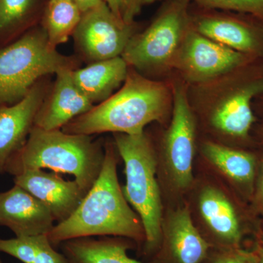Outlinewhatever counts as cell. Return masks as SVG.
<instances>
[{
    "label": "cell",
    "instance_id": "30bf717a",
    "mask_svg": "<svg viewBox=\"0 0 263 263\" xmlns=\"http://www.w3.org/2000/svg\"><path fill=\"white\" fill-rule=\"evenodd\" d=\"M248 56L213 41L192 26L175 60L174 71L188 86L205 84L241 67Z\"/></svg>",
    "mask_w": 263,
    "mask_h": 263
},
{
    "label": "cell",
    "instance_id": "f1b7e54d",
    "mask_svg": "<svg viewBox=\"0 0 263 263\" xmlns=\"http://www.w3.org/2000/svg\"><path fill=\"white\" fill-rule=\"evenodd\" d=\"M259 263H263V248L259 250L258 254Z\"/></svg>",
    "mask_w": 263,
    "mask_h": 263
},
{
    "label": "cell",
    "instance_id": "d6986e66",
    "mask_svg": "<svg viewBox=\"0 0 263 263\" xmlns=\"http://www.w3.org/2000/svg\"><path fill=\"white\" fill-rule=\"evenodd\" d=\"M61 245L68 263H141L128 256L127 245L113 238H76Z\"/></svg>",
    "mask_w": 263,
    "mask_h": 263
},
{
    "label": "cell",
    "instance_id": "ac0fdd59",
    "mask_svg": "<svg viewBox=\"0 0 263 263\" xmlns=\"http://www.w3.org/2000/svg\"><path fill=\"white\" fill-rule=\"evenodd\" d=\"M129 66L122 57L93 62L72 71L76 86L93 105L110 98L124 84Z\"/></svg>",
    "mask_w": 263,
    "mask_h": 263
},
{
    "label": "cell",
    "instance_id": "8992f818",
    "mask_svg": "<svg viewBox=\"0 0 263 263\" xmlns=\"http://www.w3.org/2000/svg\"><path fill=\"white\" fill-rule=\"evenodd\" d=\"M190 5L189 0H164L152 23L135 34L123 52L128 66L150 79L170 75L192 27Z\"/></svg>",
    "mask_w": 263,
    "mask_h": 263
},
{
    "label": "cell",
    "instance_id": "7a4b0ae2",
    "mask_svg": "<svg viewBox=\"0 0 263 263\" xmlns=\"http://www.w3.org/2000/svg\"><path fill=\"white\" fill-rule=\"evenodd\" d=\"M173 101L172 81L150 79L129 67L127 78L117 92L72 119L62 130L85 136L139 134L150 123L164 122L172 112Z\"/></svg>",
    "mask_w": 263,
    "mask_h": 263
},
{
    "label": "cell",
    "instance_id": "d4e9b609",
    "mask_svg": "<svg viewBox=\"0 0 263 263\" xmlns=\"http://www.w3.org/2000/svg\"><path fill=\"white\" fill-rule=\"evenodd\" d=\"M160 0H106L112 11L126 24L135 23V19L147 5Z\"/></svg>",
    "mask_w": 263,
    "mask_h": 263
},
{
    "label": "cell",
    "instance_id": "484cf974",
    "mask_svg": "<svg viewBox=\"0 0 263 263\" xmlns=\"http://www.w3.org/2000/svg\"><path fill=\"white\" fill-rule=\"evenodd\" d=\"M212 263H259V258L252 252L233 249L219 255Z\"/></svg>",
    "mask_w": 263,
    "mask_h": 263
},
{
    "label": "cell",
    "instance_id": "7c38bea8",
    "mask_svg": "<svg viewBox=\"0 0 263 263\" xmlns=\"http://www.w3.org/2000/svg\"><path fill=\"white\" fill-rule=\"evenodd\" d=\"M49 90L48 82L42 79L17 103L0 106V174L6 171L10 161L23 148Z\"/></svg>",
    "mask_w": 263,
    "mask_h": 263
},
{
    "label": "cell",
    "instance_id": "cb8c5ba5",
    "mask_svg": "<svg viewBox=\"0 0 263 263\" xmlns=\"http://www.w3.org/2000/svg\"><path fill=\"white\" fill-rule=\"evenodd\" d=\"M35 0H0V33L16 27L32 9Z\"/></svg>",
    "mask_w": 263,
    "mask_h": 263
},
{
    "label": "cell",
    "instance_id": "44dd1931",
    "mask_svg": "<svg viewBox=\"0 0 263 263\" xmlns=\"http://www.w3.org/2000/svg\"><path fill=\"white\" fill-rule=\"evenodd\" d=\"M0 252L24 263H68L63 254L53 249L47 235L0 239Z\"/></svg>",
    "mask_w": 263,
    "mask_h": 263
},
{
    "label": "cell",
    "instance_id": "2e32d148",
    "mask_svg": "<svg viewBox=\"0 0 263 263\" xmlns=\"http://www.w3.org/2000/svg\"><path fill=\"white\" fill-rule=\"evenodd\" d=\"M196 209L202 226L222 245L235 247L242 237L236 208L226 192L215 184L202 186L197 196Z\"/></svg>",
    "mask_w": 263,
    "mask_h": 263
},
{
    "label": "cell",
    "instance_id": "4316f807",
    "mask_svg": "<svg viewBox=\"0 0 263 263\" xmlns=\"http://www.w3.org/2000/svg\"><path fill=\"white\" fill-rule=\"evenodd\" d=\"M256 203H257L259 210L263 212V164L258 186H257V193H256Z\"/></svg>",
    "mask_w": 263,
    "mask_h": 263
},
{
    "label": "cell",
    "instance_id": "603a6c76",
    "mask_svg": "<svg viewBox=\"0 0 263 263\" xmlns=\"http://www.w3.org/2000/svg\"><path fill=\"white\" fill-rule=\"evenodd\" d=\"M190 3L207 8L235 12L252 15L263 21V0H189Z\"/></svg>",
    "mask_w": 263,
    "mask_h": 263
},
{
    "label": "cell",
    "instance_id": "6da1fadb",
    "mask_svg": "<svg viewBox=\"0 0 263 263\" xmlns=\"http://www.w3.org/2000/svg\"><path fill=\"white\" fill-rule=\"evenodd\" d=\"M117 150L105 145V159L98 179L73 214L48 233L52 245L93 236L124 237L141 241L145 231L140 216L128 203L117 175Z\"/></svg>",
    "mask_w": 263,
    "mask_h": 263
},
{
    "label": "cell",
    "instance_id": "4fadbf2b",
    "mask_svg": "<svg viewBox=\"0 0 263 263\" xmlns=\"http://www.w3.org/2000/svg\"><path fill=\"white\" fill-rule=\"evenodd\" d=\"M14 183L48 207L58 223L73 214L86 195L75 180L66 181L43 169L24 171L15 176Z\"/></svg>",
    "mask_w": 263,
    "mask_h": 263
},
{
    "label": "cell",
    "instance_id": "f546056e",
    "mask_svg": "<svg viewBox=\"0 0 263 263\" xmlns=\"http://www.w3.org/2000/svg\"><path fill=\"white\" fill-rule=\"evenodd\" d=\"M0 263H3V261H2L1 259H0Z\"/></svg>",
    "mask_w": 263,
    "mask_h": 263
},
{
    "label": "cell",
    "instance_id": "ba28073f",
    "mask_svg": "<svg viewBox=\"0 0 263 263\" xmlns=\"http://www.w3.org/2000/svg\"><path fill=\"white\" fill-rule=\"evenodd\" d=\"M172 81L171 120L161 145V162L171 186L186 192L193 183L197 119L188 97V86L179 78Z\"/></svg>",
    "mask_w": 263,
    "mask_h": 263
},
{
    "label": "cell",
    "instance_id": "ffe728a7",
    "mask_svg": "<svg viewBox=\"0 0 263 263\" xmlns=\"http://www.w3.org/2000/svg\"><path fill=\"white\" fill-rule=\"evenodd\" d=\"M201 152L207 162L230 181L241 186L253 182L256 160L252 154L212 141L202 143Z\"/></svg>",
    "mask_w": 263,
    "mask_h": 263
},
{
    "label": "cell",
    "instance_id": "9c48e42d",
    "mask_svg": "<svg viewBox=\"0 0 263 263\" xmlns=\"http://www.w3.org/2000/svg\"><path fill=\"white\" fill-rule=\"evenodd\" d=\"M137 31L136 22L124 23L103 1L83 12L72 36L81 57L93 63L122 57Z\"/></svg>",
    "mask_w": 263,
    "mask_h": 263
},
{
    "label": "cell",
    "instance_id": "5bb4252c",
    "mask_svg": "<svg viewBox=\"0 0 263 263\" xmlns=\"http://www.w3.org/2000/svg\"><path fill=\"white\" fill-rule=\"evenodd\" d=\"M55 221L48 207L18 185L0 193V226L16 237L48 235Z\"/></svg>",
    "mask_w": 263,
    "mask_h": 263
},
{
    "label": "cell",
    "instance_id": "277c9868",
    "mask_svg": "<svg viewBox=\"0 0 263 263\" xmlns=\"http://www.w3.org/2000/svg\"><path fill=\"white\" fill-rule=\"evenodd\" d=\"M114 143L124 163L123 194L141 218L148 248L160 243L162 235V204L157 179L158 155L144 132L136 135L114 133Z\"/></svg>",
    "mask_w": 263,
    "mask_h": 263
},
{
    "label": "cell",
    "instance_id": "3957f363",
    "mask_svg": "<svg viewBox=\"0 0 263 263\" xmlns=\"http://www.w3.org/2000/svg\"><path fill=\"white\" fill-rule=\"evenodd\" d=\"M104 159L105 146L92 136L68 134L62 129L44 130L34 126L6 171L14 176L34 169L72 175L86 194L98 179Z\"/></svg>",
    "mask_w": 263,
    "mask_h": 263
},
{
    "label": "cell",
    "instance_id": "7402d4cb",
    "mask_svg": "<svg viewBox=\"0 0 263 263\" xmlns=\"http://www.w3.org/2000/svg\"><path fill=\"white\" fill-rule=\"evenodd\" d=\"M82 11L75 0H49L44 28L51 47L67 42L80 22Z\"/></svg>",
    "mask_w": 263,
    "mask_h": 263
},
{
    "label": "cell",
    "instance_id": "52a82bcc",
    "mask_svg": "<svg viewBox=\"0 0 263 263\" xmlns=\"http://www.w3.org/2000/svg\"><path fill=\"white\" fill-rule=\"evenodd\" d=\"M75 59L51 47L44 28L29 31L0 49V106L23 99L37 81L65 69L75 70Z\"/></svg>",
    "mask_w": 263,
    "mask_h": 263
},
{
    "label": "cell",
    "instance_id": "9a60e30c",
    "mask_svg": "<svg viewBox=\"0 0 263 263\" xmlns=\"http://www.w3.org/2000/svg\"><path fill=\"white\" fill-rule=\"evenodd\" d=\"M72 69L56 74V80L38 110L34 127L44 130L62 129L75 118L89 111L94 105L76 86Z\"/></svg>",
    "mask_w": 263,
    "mask_h": 263
},
{
    "label": "cell",
    "instance_id": "8fae6325",
    "mask_svg": "<svg viewBox=\"0 0 263 263\" xmlns=\"http://www.w3.org/2000/svg\"><path fill=\"white\" fill-rule=\"evenodd\" d=\"M190 14L197 32L231 49L249 55L262 46L260 29L243 18L242 13L207 9L191 3Z\"/></svg>",
    "mask_w": 263,
    "mask_h": 263
},
{
    "label": "cell",
    "instance_id": "e0dca14e",
    "mask_svg": "<svg viewBox=\"0 0 263 263\" xmlns=\"http://www.w3.org/2000/svg\"><path fill=\"white\" fill-rule=\"evenodd\" d=\"M162 228L176 262L201 263L206 257L209 245L195 226L187 208H179L171 213Z\"/></svg>",
    "mask_w": 263,
    "mask_h": 263
},
{
    "label": "cell",
    "instance_id": "4dcf8cb0",
    "mask_svg": "<svg viewBox=\"0 0 263 263\" xmlns=\"http://www.w3.org/2000/svg\"><path fill=\"white\" fill-rule=\"evenodd\" d=\"M104 1H105H105H106V0H104Z\"/></svg>",
    "mask_w": 263,
    "mask_h": 263
},
{
    "label": "cell",
    "instance_id": "83f0119b",
    "mask_svg": "<svg viewBox=\"0 0 263 263\" xmlns=\"http://www.w3.org/2000/svg\"><path fill=\"white\" fill-rule=\"evenodd\" d=\"M75 1L79 5V8H81V11L83 13V12L90 9V8L99 4V3H101L104 0H75Z\"/></svg>",
    "mask_w": 263,
    "mask_h": 263
},
{
    "label": "cell",
    "instance_id": "5b68a950",
    "mask_svg": "<svg viewBox=\"0 0 263 263\" xmlns=\"http://www.w3.org/2000/svg\"><path fill=\"white\" fill-rule=\"evenodd\" d=\"M235 71L205 84L187 85L195 115L216 136L228 139L248 136L254 121L252 100L263 92L262 79L237 82Z\"/></svg>",
    "mask_w": 263,
    "mask_h": 263
}]
</instances>
